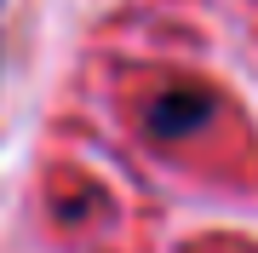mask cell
Listing matches in <instances>:
<instances>
[{
    "mask_svg": "<svg viewBox=\"0 0 258 253\" xmlns=\"http://www.w3.org/2000/svg\"><path fill=\"white\" fill-rule=\"evenodd\" d=\"M212 115H218V98H212L207 86H172V92H161L149 104V132H155V138H189V132H201Z\"/></svg>",
    "mask_w": 258,
    "mask_h": 253,
    "instance_id": "1",
    "label": "cell"
}]
</instances>
